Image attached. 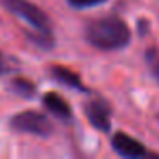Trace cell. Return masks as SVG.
I'll use <instances>...</instances> for the list:
<instances>
[{
	"mask_svg": "<svg viewBox=\"0 0 159 159\" xmlns=\"http://www.w3.org/2000/svg\"><path fill=\"white\" fill-rule=\"evenodd\" d=\"M5 7L16 14L17 17L24 19L28 24L39 31H50V19L38 5H34L29 0H4Z\"/></svg>",
	"mask_w": 159,
	"mask_h": 159,
	"instance_id": "obj_3",
	"label": "cell"
},
{
	"mask_svg": "<svg viewBox=\"0 0 159 159\" xmlns=\"http://www.w3.org/2000/svg\"><path fill=\"white\" fill-rule=\"evenodd\" d=\"M86 39L98 50L115 52L130 43V29L116 16H106L86 26Z\"/></svg>",
	"mask_w": 159,
	"mask_h": 159,
	"instance_id": "obj_1",
	"label": "cell"
},
{
	"mask_svg": "<svg viewBox=\"0 0 159 159\" xmlns=\"http://www.w3.org/2000/svg\"><path fill=\"white\" fill-rule=\"evenodd\" d=\"M4 72H7V63H5V58H4V55L0 53V75Z\"/></svg>",
	"mask_w": 159,
	"mask_h": 159,
	"instance_id": "obj_12",
	"label": "cell"
},
{
	"mask_svg": "<svg viewBox=\"0 0 159 159\" xmlns=\"http://www.w3.org/2000/svg\"><path fill=\"white\" fill-rule=\"evenodd\" d=\"M111 147L116 154L123 156V157H142L145 156V147L134 137L123 134V132H116L111 139Z\"/></svg>",
	"mask_w": 159,
	"mask_h": 159,
	"instance_id": "obj_5",
	"label": "cell"
},
{
	"mask_svg": "<svg viewBox=\"0 0 159 159\" xmlns=\"http://www.w3.org/2000/svg\"><path fill=\"white\" fill-rule=\"evenodd\" d=\"M28 38L43 50H52L55 46V39H53L52 31H39V29H36L34 33H28Z\"/></svg>",
	"mask_w": 159,
	"mask_h": 159,
	"instance_id": "obj_9",
	"label": "cell"
},
{
	"mask_svg": "<svg viewBox=\"0 0 159 159\" xmlns=\"http://www.w3.org/2000/svg\"><path fill=\"white\" fill-rule=\"evenodd\" d=\"M43 106L52 115H55L57 118H60L63 121H69L72 118V110H70L69 103L57 93H46L43 96Z\"/></svg>",
	"mask_w": 159,
	"mask_h": 159,
	"instance_id": "obj_6",
	"label": "cell"
},
{
	"mask_svg": "<svg viewBox=\"0 0 159 159\" xmlns=\"http://www.w3.org/2000/svg\"><path fill=\"white\" fill-rule=\"evenodd\" d=\"M67 2L74 9H87V7H94V5L104 4L106 0H67Z\"/></svg>",
	"mask_w": 159,
	"mask_h": 159,
	"instance_id": "obj_11",
	"label": "cell"
},
{
	"mask_svg": "<svg viewBox=\"0 0 159 159\" xmlns=\"http://www.w3.org/2000/svg\"><path fill=\"white\" fill-rule=\"evenodd\" d=\"M9 125L17 134H31L38 137H50L53 134L52 121L38 111H22L14 115Z\"/></svg>",
	"mask_w": 159,
	"mask_h": 159,
	"instance_id": "obj_2",
	"label": "cell"
},
{
	"mask_svg": "<svg viewBox=\"0 0 159 159\" xmlns=\"http://www.w3.org/2000/svg\"><path fill=\"white\" fill-rule=\"evenodd\" d=\"M145 63H147L152 77L159 82V50L157 48H149L145 52Z\"/></svg>",
	"mask_w": 159,
	"mask_h": 159,
	"instance_id": "obj_10",
	"label": "cell"
},
{
	"mask_svg": "<svg viewBox=\"0 0 159 159\" xmlns=\"http://www.w3.org/2000/svg\"><path fill=\"white\" fill-rule=\"evenodd\" d=\"M9 87H11L12 93L19 94L21 98H26V99H31L36 94V86L31 80L24 79V77H16V79H12Z\"/></svg>",
	"mask_w": 159,
	"mask_h": 159,
	"instance_id": "obj_8",
	"label": "cell"
},
{
	"mask_svg": "<svg viewBox=\"0 0 159 159\" xmlns=\"http://www.w3.org/2000/svg\"><path fill=\"white\" fill-rule=\"evenodd\" d=\"M84 113H86L89 123L94 128L101 132H110L111 128V106L103 99H93L86 103L84 106Z\"/></svg>",
	"mask_w": 159,
	"mask_h": 159,
	"instance_id": "obj_4",
	"label": "cell"
},
{
	"mask_svg": "<svg viewBox=\"0 0 159 159\" xmlns=\"http://www.w3.org/2000/svg\"><path fill=\"white\" fill-rule=\"evenodd\" d=\"M50 72H52L53 79L58 80L60 84H63L67 87H72V89H77L80 93H87V87L80 82L79 75L75 72H72L70 69L62 67V65H52L50 67Z\"/></svg>",
	"mask_w": 159,
	"mask_h": 159,
	"instance_id": "obj_7",
	"label": "cell"
}]
</instances>
